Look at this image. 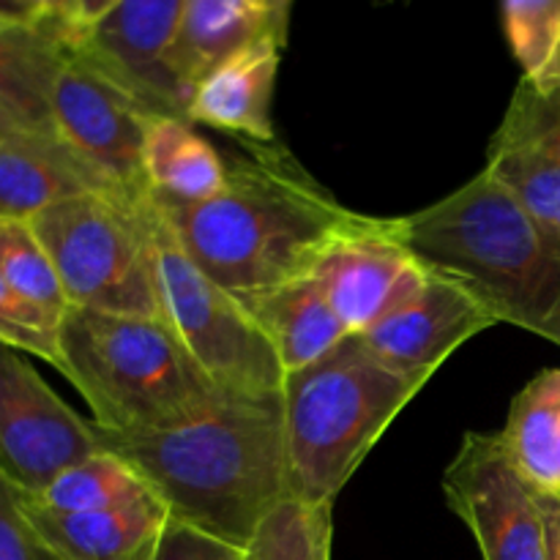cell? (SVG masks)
<instances>
[{
  "label": "cell",
  "instance_id": "27",
  "mask_svg": "<svg viewBox=\"0 0 560 560\" xmlns=\"http://www.w3.org/2000/svg\"><path fill=\"white\" fill-rule=\"evenodd\" d=\"M58 328L60 323L27 304L0 277V342L55 366L58 364Z\"/></svg>",
  "mask_w": 560,
  "mask_h": 560
},
{
  "label": "cell",
  "instance_id": "1",
  "mask_svg": "<svg viewBox=\"0 0 560 560\" xmlns=\"http://www.w3.org/2000/svg\"><path fill=\"white\" fill-rule=\"evenodd\" d=\"M224 162L228 180L213 197L153 206L186 255L235 295L310 277L342 235L372 219L339 206L273 142L244 140Z\"/></svg>",
  "mask_w": 560,
  "mask_h": 560
},
{
  "label": "cell",
  "instance_id": "9",
  "mask_svg": "<svg viewBox=\"0 0 560 560\" xmlns=\"http://www.w3.org/2000/svg\"><path fill=\"white\" fill-rule=\"evenodd\" d=\"M98 448L96 424L74 413L25 353L0 342V476L25 495H38Z\"/></svg>",
  "mask_w": 560,
  "mask_h": 560
},
{
  "label": "cell",
  "instance_id": "25",
  "mask_svg": "<svg viewBox=\"0 0 560 560\" xmlns=\"http://www.w3.org/2000/svg\"><path fill=\"white\" fill-rule=\"evenodd\" d=\"M0 277L16 295L52 317L55 323L63 320L69 312L58 271L31 222L0 219Z\"/></svg>",
  "mask_w": 560,
  "mask_h": 560
},
{
  "label": "cell",
  "instance_id": "4",
  "mask_svg": "<svg viewBox=\"0 0 560 560\" xmlns=\"http://www.w3.org/2000/svg\"><path fill=\"white\" fill-rule=\"evenodd\" d=\"M104 432L170 427L222 397L164 317L69 306L58 328V364Z\"/></svg>",
  "mask_w": 560,
  "mask_h": 560
},
{
  "label": "cell",
  "instance_id": "15",
  "mask_svg": "<svg viewBox=\"0 0 560 560\" xmlns=\"http://www.w3.org/2000/svg\"><path fill=\"white\" fill-rule=\"evenodd\" d=\"M91 191L126 197L55 129L0 142V219L31 222L44 208Z\"/></svg>",
  "mask_w": 560,
  "mask_h": 560
},
{
  "label": "cell",
  "instance_id": "22",
  "mask_svg": "<svg viewBox=\"0 0 560 560\" xmlns=\"http://www.w3.org/2000/svg\"><path fill=\"white\" fill-rule=\"evenodd\" d=\"M498 435L541 495H560V370L541 372L514 397Z\"/></svg>",
  "mask_w": 560,
  "mask_h": 560
},
{
  "label": "cell",
  "instance_id": "24",
  "mask_svg": "<svg viewBox=\"0 0 560 560\" xmlns=\"http://www.w3.org/2000/svg\"><path fill=\"white\" fill-rule=\"evenodd\" d=\"M331 506L282 498L244 547L246 560H331Z\"/></svg>",
  "mask_w": 560,
  "mask_h": 560
},
{
  "label": "cell",
  "instance_id": "3",
  "mask_svg": "<svg viewBox=\"0 0 560 560\" xmlns=\"http://www.w3.org/2000/svg\"><path fill=\"white\" fill-rule=\"evenodd\" d=\"M397 233L427 271L468 288L495 323L560 348V244L490 170L397 217Z\"/></svg>",
  "mask_w": 560,
  "mask_h": 560
},
{
  "label": "cell",
  "instance_id": "10",
  "mask_svg": "<svg viewBox=\"0 0 560 560\" xmlns=\"http://www.w3.org/2000/svg\"><path fill=\"white\" fill-rule=\"evenodd\" d=\"M52 126L80 156H85L131 202H148L151 191L142 170V148L151 118L118 80L71 49L52 91Z\"/></svg>",
  "mask_w": 560,
  "mask_h": 560
},
{
  "label": "cell",
  "instance_id": "14",
  "mask_svg": "<svg viewBox=\"0 0 560 560\" xmlns=\"http://www.w3.org/2000/svg\"><path fill=\"white\" fill-rule=\"evenodd\" d=\"M498 326L487 306L454 279L427 271V282L413 299L370 331L359 342L377 361L424 386L468 339Z\"/></svg>",
  "mask_w": 560,
  "mask_h": 560
},
{
  "label": "cell",
  "instance_id": "8",
  "mask_svg": "<svg viewBox=\"0 0 560 560\" xmlns=\"http://www.w3.org/2000/svg\"><path fill=\"white\" fill-rule=\"evenodd\" d=\"M443 490L485 560H550L541 492L512 463L501 435L468 432Z\"/></svg>",
  "mask_w": 560,
  "mask_h": 560
},
{
  "label": "cell",
  "instance_id": "7",
  "mask_svg": "<svg viewBox=\"0 0 560 560\" xmlns=\"http://www.w3.org/2000/svg\"><path fill=\"white\" fill-rule=\"evenodd\" d=\"M153 206V200H151ZM162 317L222 392L282 394L284 370L238 295L213 282L184 252L153 206Z\"/></svg>",
  "mask_w": 560,
  "mask_h": 560
},
{
  "label": "cell",
  "instance_id": "32",
  "mask_svg": "<svg viewBox=\"0 0 560 560\" xmlns=\"http://www.w3.org/2000/svg\"><path fill=\"white\" fill-rule=\"evenodd\" d=\"M541 501H545L550 560H560V495H541Z\"/></svg>",
  "mask_w": 560,
  "mask_h": 560
},
{
  "label": "cell",
  "instance_id": "17",
  "mask_svg": "<svg viewBox=\"0 0 560 560\" xmlns=\"http://www.w3.org/2000/svg\"><path fill=\"white\" fill-rule=\"evenodd\" d=\"M284 44L262 36L202 77L189 98L186 118L249 142H273V88Z\"/></svg>",
  "mask_w": 560,
  "mask_h": 560
},
{
  "label": "cell",
  "instance_id": "33",
  "mask_svg": "<svg viewBox=\"0 0 560 560\" xmlns=\"http://www.w3.org/2000/svg\"><path fill=\"white\" fill-rule=\"evenodd\" d=\"M36 129H38V126L27 124V120L22 118L20 113H14L9 104L0 102V142L11 140V137L25 135V131H36Z\"/></svg>",
  "mask_w": 560,
  "mask_h": 560
},
{
  "label": "cell",
  "instance_id": "11",
  "mask_svg": "<svg viewBox=\"0 0 560 560\" xmlns=\"http://www.w3.org/2000/svg\"><path fill=\"white\" fill-rule=\"evenodd\" d=\"M350 337L408 304L427 282V268L397 233V217H372L342 235L310 273Z\"/></svg>",
  "mask_w": 560,
  "mask_h": 560
},
{
  "label": "cell",
  "instance_id": "28",
  "mask_svg": "<svg viewBox=\"0 0 560 560\" xmlns=\"http://www.w3.org/2000/svg\"><path fill=\"white\" fill-rule=\"evenodd\" d=\"M0 560H55L33 530L22 492L0 476Z\"/></svg>",
  "mask_w": 560,
  "mask_h": 560
},
{
  "label": "cell",
  "instance_id": "19",
  "mask_svg": "<svg viewBox=\"0 0 560 560\" xmlns=\"http://www.w3.org/2000/svg\"><path fill=\"white\" fill-rule=\"evenodd\" d=\"M262 36H277L268 0H186L170 71L191 98L202 77Z\"/></svg>",
  "mask_w": 560,
  "mask_h": 560
},
{
  "label": "cell",
  "instance_id": "6",
  "mask_svg": "<svg viewBox=\"0 0 560 560\" xmlns=\"http://www.w3.org/2000/svg\"><path fill=\"white\" fill-rule=\"evenodd\" d=\"M69 306L162 317L153 206L118 195H77L31 219Z\"/></svg>",
  "mask_w": 560,
  "mask_h": 560
},
{
  "label": "cell",
  "instance_id": "2",
  "mask_svg": "<svg viewBox=\"0 0 560 560\" xmlns=\"http://www.w3.org/2000/svg\"><path fill=\"white\" fill-rule=\"evenodd\" d=\"M98 441L140 474L170 520L235 547L249 545L262 517L290 495L282 394L224 392L184 421L98 430Z\"/></svg>",
  "mask_w": 560,
  "mask_h": 560
},
{
  "label": "cell",
  "instance_id": "30",
  "mask_svg": "<svg viewBox=\"0 0 560 560\" xmlns=\"http://www.w3.org/2000/svg\"><path fill=\"white\" fill-rule=\"evenodd\" d=\"M0 14L31 25L52 27L71 36V42L80 36L74 0H0Z\"/></svg>",
  "mask_w": 560,
  "mask_h": 560
},
{
  "label": "cell",
  "instance_id": "13",
  "mask_svg": "<svg viewBox=\"0 0 560 560\" xmlns=\"http://www.w3.org/2000/svg\"><path fill=\"white\" fill-rule=\"evenodd\" d=\"M560 244V71L520 80L487 153V167Z\"/></svg>",
  "mask_w": 560,
  "mask_h": 560
},
{
  "label": "cell",
  "instance_id": "29",
  "mask_svg": "<svg viewBox=\"0 0 560 560\" xmlns=\"http://www.w3.org/2000/svg\"><path fill=\"white\" fill-rule=\"evenodd\" d=\"M156 560H246L244 547L208 536L191 525L167 520Z\"/></svg>",
  "mask_w": 560,
  "mask_h": 560
},
{
  "label": "cell",
  "instance_id": "5",
  "mask_svg": "<svg viewBox=\"0 0 560 560\" xmlns=\"http://www.w3.org/2000/svg\"><path fill=\"white\" fill-rule=\"evenodd\" d=\"M421 383L388 370L359 337L282 383L288 490L306 503H334Z\"/></svg>",
  "mask_w": 560,
  "mask_h": 560
},
{
  "label": "cell",
  "instance_id": "16",
  "mask_svg": "<svg viewBox=\"0 0 560 560\" xmlns=\"http://www.w3.org/2000/svg\"><path fill=\"white\" fill-rule=\"evenodd\" d=\"M33 530L55 560H156L170 514L153 492L109 512L63 514L22 492Z\"/></svg>",
  "mask_w": 560,
  "mask_h": 560
},
{
  "label": "cell",
  "instance_id": "34",
  "mask_svg": "<svg viewBox=\"0 0 560 560\" xmlns=\"http://www.w3.org/2000/svg\"><path fill=\"white\" fill-rule=\"evenodd\" d=\"M273 14V27H277V36L288 44V27H290V14H293L295 0H268Z\"/></svg>",
  "mask_w": 560,
  "mask_h": 560
},
{
  "label": "cell",
  "instance_id": "18",
  "mask_svg": "<svg viewBox=\"0 0 560 560\" xmlns=\"http://www.w3.org/2000/svg\"><path fill=\"white\" fill-rule=\"evenodd\" d=\"M238 301L271 342L284 375L315 364L350 337L312 277L241 293Z\"/></svg>",
  "mask_w": 560,
  "mask_h": 560
},
{
  "label": "cell",
  "instance_id": "21",
  "mask_svg": "<svg viewBox=\"0 0 560 560\" xmlns=\"http://www.w3.org/2000/svg\"><path fill=\"white\" fill-rule=\"evenodd\" d=\"M71 36L0 14V102L38 129L52 126V91L71 55Z\"/></svg>",
  "mask_w": 560,
  "mask_h": 560
},
{
  "label": "cell",
  "instance_id": "26",
  "mask_svg": "<svg viewBox=\"0 0 560 560\" xmlns=\"http://www.w3.org/2000/svg\"><path fill=\"white\" fill-rule=\"evenodd\" d=\"M509 47L523 80L545 82L560 71V0H503Z\"/></svg>",
  "mask_w": 560,
  "mask_h": 560
},
{
  "label": "cell",
  "instance_id": "20",
  "mask_svg": "<svg viewBox=\"0 0 560 560\" xmlns=\"http://www.w3.org/2000/svg\"><path fill=\"white\" fill-rule=\"evenodd\" d=\"M142 170L151 200L191 206L217 195L228 180V162L195 124L175 115H153L142 148Z\"/></svg>",
  "mask_w": 560,
  "mask_h": 560
},
{
  "label": "cell",
  "instance_id": "31",
  "mask_svg": "<svg viewBox=\"0 0 560 560\" xmlns=\"http://www.w3.org/2000/svg\"><path fill=\"white\" fill-rule=\"evenodd\" d=\"M74 3H77V25H80V33H82L85 27L96 25L102 16H107L120 0H74Z\"/></svg>",
  "mask_w": 560,
  "mask_h": 560
},
{
  "label": "cell",
  "instance_id": "23",
  "mask_svg": "<svg viewBox=\"0 0 560 560\" xmlns=\"http://www.w3.org/2000/svg\"><path fill=\"white\" fill-rule=\"evenodd\" d=\"M151 492L135 468L118 454L98 448L91 457L69 465L38 495H27L38 506L63 514L109 512L129 506Z\"/></svg>",
  "mask_w": 560,
  "mask_h": 560
},
{
  "label": "cell",
  "instance_id": "12",
  "mask_svg": "<svg viewBox=\"0 0 560 560\" xmlns=\"http://www.w3.org/2000/svg\"><path fill=\"white\" fill-rule=\"evenodd\" d=\"M184 5L186 0H120L96 25L85 27L71 49L107 71L151 113L186 118L189 96L170 71Z\"/></svg>",
  "mask_w": 560,
  "mask_h": 560
}]
</instances>
